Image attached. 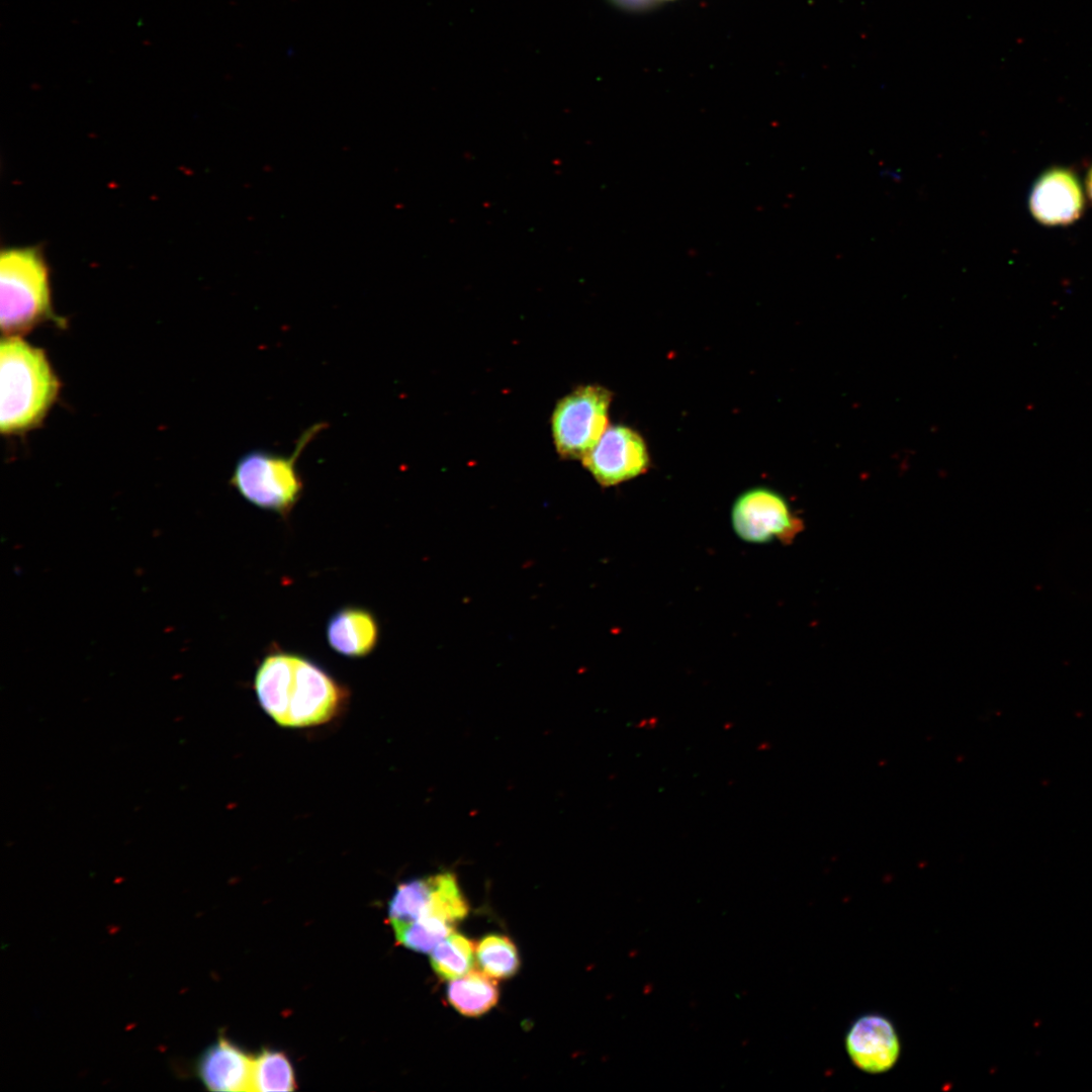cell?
<instances>
[{
	"label": "cell",
	"mask_w": 1092,
	"mask_h": 1092,
	"mask_svg": "<svg viewBox=\"0 0 1092 1092\" xmlns=\"http://www.w3.org/2000/svg\"><path fill=\"white\" fill-rule=\"evenodd\" d=\"M254 689L263 710L280 726L325 724L343 710L347 689L310 659L273 652L260 663Z\"/></svg>",
	"instance_id": "1"
},
{
	"label": "cell",
	"mask_w": 1092,
	"mask_h": 1092,
	"mask_svg": "<svg viewBox=\"0 0 1092 1092\" xmlns=\"http://www.w3.org/2000/svg\"><path fill=\"white\" fill-rule=\"evenodd\" d=\"M0 429L12 435L36 427L55 402L60 381L44 352L21 337L0 345Z\"/></svg>",
	"instance_id": "2"
},
{
	"label": "cell",
	"mask_w": 1092,
	"mask_h": 1092,
	"mask_svg": "<svg viewBox=\"0 0 1092 1092\" xmlns=\"http://www.w3.org/2000/svg\"><path fill=\"white\" fill-rule=\"evenodd\" d=\"M53 315L49 266L36 246L8 247L0 254V325L5 337H21Z\"/></svg>",
	"instance_id": "3"
},
{
	"label": "cell",
	"mask_w": 1092,
	"mask_h": 1092,
	"mask_svg": "<svg viewBox=\"0 0 1092 1092\" xmlns=\"http://www.w3.org/2000/svg\"><path fill=\"white\" fill-rule=\"evenodd\" d=\"M325 427L317 423L307 428L289 455L261 449L247 452L238 460L231 484L247 502L286 518L303 490L297 458Z\"/></svg>",
	"instance_id": "4"
},
{
	"label": "cell",
	"mask_w": 1092,
	"mask_h": 1092,
	"mask_svg": "<svg viewBox=\"0 0 1092 1092\" xmlns=\"http://www.w3.org/2000/svg\"><path fill=\"white\" fill-rule=\"evenodd\" d=\"M612 392L599 384L572 389L556 402L551 434L558 456L580 460L601 439L609 423Z\"/></svg>",
	"instance_id": "5"
},
{
	"label": "cell",
	"mask_w": 1092,
	"mask_h": 1092,
	"mask_svg": "<svg viewBox=\"0 0 1092 1092\" xmlns=\"http://www.w3.org/2000/svg\"><path fill=\"white\" fill-rule=\"evenodd\" d=\"M734 533L752 544L792 542L802 531L803 524L779 492L764 487H752L733 503L730 514Z\"/></svg>",
	"instance_id": "6"
},
{
	"label": "cell",
	"mask_w": 1092,
	"mask_h": 1092,
	"mask_svg": "<svg viewBox=\"0 0 1092 1092\" xmlns=\"http://www.w3.org/2000/svg\"><path fill=\"white\" fill-rule=\"evenodd\" d=\"M580 461L600 485L613 486L643 474L649 465V454L635 430L615 425L607 428Z\"/></svg>",
	"instance_id": "7"
},
{
	"label": "cell",
	"mask_w": 1092,
	"mask_h": 1092,
	"mask_svg": "<svg viewBox=\"0 0 1092 1092\" xmlns=\"http://www.w3.org/2000/svg\"><path fill=\"white\" fill-rule=\"evenodd\" d=\"M1084 205V193L1077 175L1063 167H1052L1042 172L1028 197L1031 215L1046 226L1074 223L1081 217Z\"/></svg>",
	"instance_id": "8"
},
{
	"label": "cell",
	"mask_w": 1092,
	"mask_h": 1092,
	"mask_svg": "<svg viewBox=\"0 0 1092 1092\" xmlns=\"http://www.w3.org/2000/svg\"><path fill=\"white\" fill-rule=\"evenodd\" d=\"M844 1042L852 1064L869 1074L891 1070L900 1057L897 1030L889 1018L879 1013L857 1017L850 1024Z\"/></svg>",
	"instance_id": "9"
},
{
	"label": "cell",
	"mask_w": 1092,
	"mask_h": 1092,
	"mask_svg": "<svg viewBox=\"0 0 1092 1092\" xmlns=\"http://www.w3.org/2000/svg\"><path fill=\"white\" fill-rule=\"evenodd\" d=\"M254 1059L225 1036H218L197 1057L194 1076L210 1091H253Z\"/></svg>",
	"instance_id": "10"
},
{
	"label": "cell",
	"mask_w": 1092,
	"mask_h": 1092,
	"mask_svg": "<svg viewBox=\"0 0 1092 1092\" xmlns=\"http://www.w3.org/2000/svg\"><path fill=\"white\" fill-rule=\"evenodd\" d=\"M379 625L367 609L344 607L334 613L326 629L329 645L341 655L359 658L369 655L379 641Z\"/></svg>",
	"instance_id": "11"
},
{
	"label": "cell",
	"mask_w": 1092,
	"mask_h": 1092,
	"mask_svg": "<svg viewBox=\"0 0 1092 1092\" xmlns=\"http://www.w3.org/2000/svg\"><path fill=\"white\" fill-rule=\"evenodd\" d=\"M493 978L484 972L469 971L448 985L447 998L459 1013L475 1017L489 1011L498 1000L499 992Z\"/></svg>",
	"instance_id": "12"
},
{
	"label": "cell",
	"mask_w": 1092,
	"mask_h": 1092,
	"mask_svg": "<svg viewBox=\"0 0 1092 1092\" xmlns=\"http://www.w3.org/2000/svg\"><path fill=\"white\" fill-rule=\"evenodd\" d=\"M432 892V876L400 884L388 905V917L393 929L424 916L429 910Z\"/></svg>",
	"instance_id": "13"
},
{
	"label": "cell",
	"mask_w": 1092,
	"mask_h": 1092,
	"mask_svg": "<svg viewBox=\"0 0 1092 1092\" xmlns=\"http://www.w3.org/2000/svg\"><path fill=\"white\" fill-rule=\"evenodd\" d=\"M435 973L442 979L454 980L470 971L474 961V945L460 933H450L430 952Z\"/></svg>",
	"instance_id": "14"
},
{
	"label": "cell",
	"mask_w": 1092,
	"mask_h": 1092,
	"mask_svg": "<svg viewBox=\"0 0 1092 1092\" xmlns=\"http://www.w3.org/2000/svg\"><path fill=\"white\" fill-rule=\"evenodd\" d=\"M477 963L494 979H508L519 970L520 958L515 943L502 934H488L476 946Z\"/></svg>",
	"instance_id": "15"
},
{
	"label": "cell",
	"mask_w": 1092,
	"mask_h": 1092,
	"mask_svg": "<svg viewBox=\"0 0 1092 1092\" xmlns=\"http://www.w3.org/2000/svg\"><path fill=\"white\" fill-rule=\"evenodd\" d=\"M253 1091H292L296 1087L292 1066L285 1054L263 1051L253 1063Z\"/></svg>",
	"instance_id": "16"
},
{
	"label": "cell",
	"mask_w": 1092,
	"mask_h": 1092,
	"mask_svg": "<svg viewBox=\"0 0 1092 1092\" xmlns=\"http://www.w3.org/2000/svg\"><path fill=\"white\" fill-rule=\"evenodd\" d=\"M433 892L426 914L438 916L454 924L468 914V903L463 896L456 877L451 873L432 876Z\"/></svg>",
	"instance_id": "17"
},
{
	"label": "cell",
	"mask_w": 1092,
	"mask_h": 1092,
	"mask_svg": "<svg viewBox=\"0 0 1092 1092\" xmlns=\"http://www.w3.org/2000/svg\"><path fill=\"white\" fill-rule=\"evenodd\" d=\"M452 930L453 925L446 920L426 914L394 932L398 942L405 947L419 952H431Z\"/></svg>",
	"instance_id": "18"
},
{
	"label": "cell",
	"mask_w": 1092,
	"mask_h": 1092,
	"mask_svg": "<svg viewBox=\"0 0 1092 1092\" xmlns=\"http://www.w3.org/2000/svg\"><path fill=\"white\" fill-rule=\"evenodd\" d=\"M881 176L896 182L902 178L901 172L895 169H883Z\"/></svg>",
	"instance_id": "19"
},
{
	"label": "cell",
	"mask_w": 1092,
	"mask_h": 1092,
	"mask_svg": "<svg viewBox=\"0 0 1092 1092\" xmlns=\"http://www.w3.org/2000/svg\"><path fill=\"white\" fill-rule=\"evenodd\" d=\"M1085 191H1086V194H1087L1089 200L1092 202V166L1090 167V169L1088 170V172L1086 174Z\"/></svg>",
	"instance_id": "20"
},
{
	"label": "cell",
	"mask_w": 1092,
	"mask_h": 1092,
	"mask_svg": "<svg viewBox=\"0 0 1092 1092\" xmlns=\"http://www.w3.org/2000/svg\"><path fill=\"white\" fill-rule=\"evenodd\" d=\"M619 1H628V0H619Z\"/></svg>",
	"instance_id": "21"
}]
</instances>
